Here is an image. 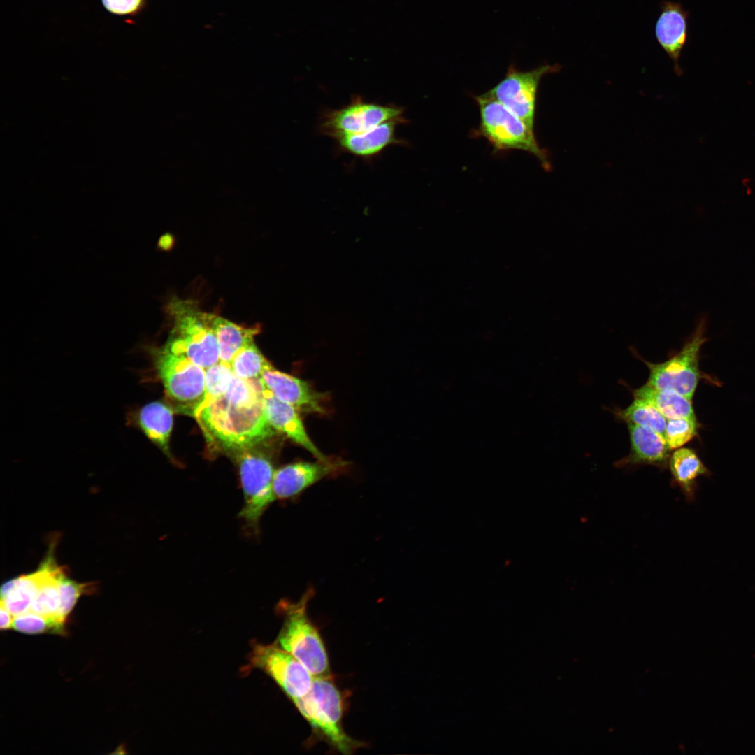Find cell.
Returning <instances> with one entry per match:
<instances>
[{
    "label": "cell",
    "mask_w": 755,
    "mask_h": 755,
    "mask_svg": "<svg viewBox=\"0 0 755 755\" xmlns=\"http://www.w3.org/2000/svg\"><path fill=\"white\" fill-rule=\"evenodd\" d=\"M195 418L207 442L233 454L254 447L275 434L264 410L259 380L233 375L226 391L202 405Z\"/></svg>",
    "instance_id": "6da1fadb"
},
{
    "label": "cell",
    "mask_w": 755,
    "mask_h": 755,
    "mask_svg": "<svg viewBox=\"0 0 755 755\" xmlns=\"http://www.w3.org/2000/svg\"><path fill=\"white\" fill-rule=\"evenodd\" d=\"M164 310L172 324L162 346L164 349L204 369L220 361L216 338L207 312L201 310L196 301L172 296Z\"/></svg>",
    "instance_id": "7a4b0ae2"
},
{
    "label": "cell",
    "mask_w": 755,
    "mask_h": 755,
    "mask_svg": "<svg viewBox=\"0 0 755 755\" xmlns=\"http://www.w3.org/2000/svg\"><path fill=\"white\" fill-rule=\"evenodd\" d=\"M292 702L314 733L336 750L351 754L363 747L343 729V699L331 675L314 677L308 693Z\"/></svg>",
    "instance_id": "3957f363"
},
{
    "label": "cell",
    "mask_w": 755,
    "mask_h": 755,
    "mask_svg": "<svg viewBox=\"0 0 755 755\" xmlns=\"http://www.w3.org/2000/svg\"><path fill=\"white\" fill-rule=\"evenodd\" d=\"M313 593L308 589L296 602L280 603L278 610L283 616V624L275 643L296 658L313 677L330 676L324 643L308 614V605Z\"/></svg>",
    "instance_id": "277c9868"
},
{
    "label": "cell",
    "mask_w": 755,
    "mask_h": 755,
    "mask_svg": "<svg viewBox=\"0 0 755 755\" xmlns=\"http://www.w3.org/2000/svg\"><path fill=\"white\" fill-rule=\"evenodd\" d=\"M480 122L477 134L484 137L496 151L519 150L535 157L549 171L551 164L546 150L540 148L533 130L496 99L485 94L475 96Z\"/></svg>",
    "instance_id": "5b68a950"
},
{
    "label": "cell",
    "mask_w": 755,
    "mask_h": 755,
    "mask_svg": "<svg viewBox=\"0 0 755 755\" xmlns=\"http://www.w3.org/2000/svg\"><path fill=\"white\" fill-rule=\"evenodd\" d=\"M150 352L169 405L177 413L195 417L205 400L206 369L162 346Z\"/></svg>",
    "instance_id": "8992f818"
},
{
    "label": "cell",
    "mask_w": 755,
    "mask_h": 755,
    "mask_svg": "<svg viewBox=\"0 0 755 755\" xmlns=\"http://www.w3.org/2000/svg\"><path fill=\"white\" fill-rule=\"evenodd\" d=\"M231 455L238 467L244 497L239 516L247 526L257 531L261 516L275 501L272 484L275 469L271 459L254 447Z\"/></svg>",
    "instance_id": "52a82bcc"
},
{
    "label": "cell",
    "mask_w": 755,
    "mask_h": 755,
    "mask_svg": "<svg viewBox=\"0 0 755 755\" xmlns=\"http://www.w3.org/2000/svg\"><path fill=\"white\" fill-rule=\"evenodd\" d=\"M705 340V323L701 321L681 350L670 359L661 363L642 359L649 371L646 384L675 391L691 401L700 378L699 352Z\"/></svg>",
    "instance_id": "ba28073f"
},
{
    "label": "cell",
    "mask_w": 755,
    "mask_h": 755,
    "mask_svg": "<svg viewBox=\"0 0 755 755\" xmlns=\"http://www.w3.org/2000/svg\"><path fill=\"white\" fill-rule=\"evenodd\" d=\"M558 64H544L529 71H519L512 64L505 77L484 93L505 106L533 130L538 89L542 78L560 71Z\"/></svg>",
    "instance_id": "9c48e42d"
},
{
    "label": "cell",
    "mask_w": 755,
    "mask_h": 755,
    "mask_svg": "<svg viewBox=\"0 0 755 755\" xmlns=\"http://www.w3.org/2000/svg\"><path fill=\"white\" fill-rule=\"evenodd\" d=\"M403 113L402 107L368 102L356 96L348 105L324 113L319 130L333 138L361 134L389 121L403 124L407 122Z\"/></svg>",
    "instance_id": "30bf717a"
},
{
    "label": "cell",
    "mask_w": 755,
    "mask_h": 755,
    "mask_svg": "<svg viewBox=\"0 0 755 755\" xmlns=\"http://www.w3.org/2000/svg\"><path fill=\"white\" fill-rule=\"evenodd\" d=\"M250 666L259 669L280 686L292 701L310 691L313 675L292 654L275 643L252 644L249 656Z\"/></svg>",
    "instance_id": "8fae6325"
},
{
    "label": "cell",
    "mask_w": 755,
    "mask_h": 755,
    "mask_svg": "<svg viewBox=\"0 0 755 755\" xmlns=\"http://www.w3.org/2000/svg\"><path fill=\"white\" fill-rule=\"evenodd\" d=\"M347 462L328 458L317 461L289 463L275 470L272 490L275 501L295 498L324 478L345 470Z\"/></svg>",
    "instance_id": "7c38bea8"
},
{
    "label": "cell",
    "mask_w": 755,
    "mask_h": 755,
    "mask_svg": "<svg viewBox=\"0 0 755 755\" xmlns=\"http://www.w3.org/2000/svg\"><path fill=\"white\" fill-rule=\"evenodd\" d=\"M259 380L276 398L299 412H326L329 396L315 390L305 381L278 371L272 365L264 370Z\"/></svg>",
    "instance_id": "4fadbf2b"
},
{
    "label": "cell",
    "mask_w": 755,
    "mask_h": 755,
    "mask_svg": "<svg viewBox=\"0 0 755 755\" xmlns=\"http://www.w3.org/2000/svg\"><path fill=\"white\" fill-rule=\"evenodd\" d=\"M656 20L655 35L663 50L673 61L677 74L682 73L679 65L681 52L688 37L689 13L679 3L662 1Z\"/></svg>",
    "instance_id": "5bb4252c"
},
{
    "label": "cell",
    "mask_w": 755,
    "mask_h": 755,
    "mask_svg": "<svg viewBox=\"0 0 755 755\" xmlns=\"http://www.w3.org/2000/svg\"><path fill=\"white\" fill-rule=\"evenodd\" d=\"M261 385L264 413L270 425L275 431L285 434L305 448L317 459H328L310 438L299 411L291 405L276 398L262 383Z\"/></svg>",
    "instance_id": "9a60e30c"
},
{
    "label": "cell",
    "mask_w": 755,
    "mask_h": 755,
    "mask_svg": "<svg viewBox=\"0 0 755 755\" xmlns=\"http://www.w3.org/2000/svg\"><path fill=\"white\" fill-rule=\"evenodd\" d=\"M173 410L160 401L148 403L127 414V424L138 428L145 436L173 460L170 438L173 423Z\"/></svg>",
    "instance_id": "2e32d148"
},
{
    "label": "cell",
    "mask_w": 755,
    "mask_h": 755,
    "mask_svg": "<svg viewBox=\"0 0 755 755\" xmlns=\"http://www.w3.org/2000/svg\"><path fill=\"white\" fill-rule=\"evenodd\" d=\"M631 449L628 456L616 466L649 465L664 469L668 467L671 450L662 436L650 429L627 423Z\"/></svg>",
    "instance_id": "e0dca14e"
},
{
    "label": "cell",
    "mask_w": 755,
    "mask_h": 755,
    "mask_svg": "<svg viewBox=\"0 0 755 755\" xmlns=\"http://www.w3.org/2000/svg\"><path fill=\"white\" fill-rule=\"evenodd\" d=\"M400 124L398 121H389L364 133L341 135L333 139L342 151L370 159L390 145H404V141L396 136V128Z\"/></svg>",
    "instance_id": "ac0fdd59"
},
{
    "label": "cell",
    "mask_w": 755,
    "mask_h": 755,
    "mask_svg": "<svg viewBox=\"0 0 755 755\" xmlns=\"http://www.w3.org/2000/svg\"><path fill=\"white\" fill-rule=\"evenodd\" d=\"M48 570V564L43 561L35 572L4 582L1 587V603L14 617L29 612Z\"/></svg>",
    "instance_id": "d6986e66"
},
{
    "label": "cell",
    "mask_w": 755,
    "mask_h": 755,
    "mask_svg": "<svg viewBox=\"0 0 755 755\" xmlns=\"http://www.w3.org/2000/svg\"><path fill=\"white\" fill-rule=\"evenodd\" d=\"M207 316L216 338L220 361L229 365L233 357L253 342L261 331L258 324L243 326L213 313L207 312Z\"/></svg>",
    "instance_id": "ffe728a7"
},
{
    "label": "cell",
    "mask_w": 755,
    "mask_h": 755,
    "mask_svg": "<svg viewBox=\"0 0 755 755\" xmlns=\"http://www.w3.org/2000/svg\"><path fill=\"white\" fill-rule=\"evenodd\" d=\"M668 466L673 482L680 489L687 501H693L698 479L709 473L696 453L690 448H677L670 455Z\"/></svg>",
    "instance_id": "44dd1931"
},
{
    "label": "cell",
    "mask_w": 755,
    "mask_h": 755,
    "mask_svg": "<svg viewBox=\"0 0 755 755\" xmlns=\"http://www.w3.org/2000/svg\"><path fill=\"white\" fill-rule=\"evenodd\" d=\"M633 394L635 398L654 406L667 419H696L691 401L678 393L645 384L633 390Z\"/></svg>",
    "instance_id": "7402d4cb"
},
{
    "label": "cell",
    "mask_w": 755,
    "mask_h": 755,
    "mask_svg": "<svg viewBox=\"0 0 755 755\" xmlns=\"http://www.w3.org/2000/svg\"><path fill=\"white\" fill-rule=\"evenodd\" d=\"M64 571L57 565L53 556L48 571L31 602L29 611L63 623L58 619L60 606L59 585L60 576Z\"/></svg>",
    "instance_id": "603a6c76"
},
{
    "label": "cell",
    "mask_w": 755,
    "mask_h": 755,
    "mask_svg": "<svg viewBox=\"0 0 755 755\" xmlns=\"http://www.w3.org/2000/svg\"><path fill=\"white\" fill-rule=\"evenodd\" d=\"M617 415L620 419L627 423L650 429L664 437L667 418L654 406L643 400L635 398L627 408L621 410Z\"/></svg>",
    "instance_id": "cb8c5ba5"
},
{
    "label": "cell",
    "mask_w": 755,
    "mask_h": 755,
    "mask_svg": "<svg viewBox=\"0 0 755 755\" xmlns=\"http://www.w3.org/2000/svg\"><path fill=\"white\" fill-rule=\"evenodd\" d=\"M271 364L254 341L242 348L232 359L230 366L234 375L244 380H259Z\"/></svg>",
    "instance_id": "d4e9b609"
},
{
    "label": "cell",
    "mask_w": 755,
    "mask_h": 755,
    "mask_svg": "<svg viewBox=\"0 0 755 755\" xmlns=\"http://www.w3.org/2000/svg\"><path fill=\"white\" fill-rule=\"evenodd\" d=\"M59 588L60 606L58 619L64 623L79 598L85 594L93 592L95 585L94 583H79L74 581L66 575L65 570L60 576Z\"/></svg>",
    "instance_id": "484cf974"
},
{
    "label": "cell",
    "mask_w": 755,
    "mask_h": 755,
    "mask_svg": "<svg viewBox=\"0 0 755 755\" xmlns=\"http://www.w3.org/2000/svg\"><path fill=\"white\" fill-rule=\"evenodd\" d=\"M12 628L18 632L27 634L45 633L62 634L64 632L63 623L31 611L14 617Z\"/></svg>",
    "instance_id": "4316f807"
},
{
    "label": "cell",
    "mask_w": 755,
    "mask_h": 755,
    "mask_svg": "<svg viewBox=\"0 0 755 755\" xmlns=\"http://www.w3.org/2000/svg\"><path fill=\"white\" fill-rule=\"evenodd\" d=\"M233 376V373L230 365L221 361L206 368L205 371L206 396L202 405L224 394L230 385Z\"/></svg>",
    "instance_id": "83f0119b"
},
{
    "label": "cell",
    "mask_w": 755,
    "mask_h": 755,
    "mask_svg": "<svg viewBox=\"0 0 755 755\" xmlns=\"http://www.w3.org/2000/svg\"><path fill=\"white\" fill-rule=\"evenodd\" d=\"M696 419H667L664 438L670 449H677L690 441L697 433Z\"/></svg>",
    "instance_id": "f1b7e54d"
},
{
    "label": "cell",
    "mask_w": 755,
    "mask_h": 755,
    "mask_svg": "<svg viewBox=\"0 0 755 755\" xmlns=\"http://www.w3.org/2000/svg\"><path fill=\"white\" fill-rule=\"evenodd\" d=\"M110 13L121 17H135L145 8L146 0H101Z\"/></svg>",
    "instance_id": "f546056e"
},
{
    "label": "cell",
    "mask_w": 755,
    "mask_h": 755,
    "mask_svg": "<svg viewBox=\"0 0 755 755\" xmlns=\"http://www.w3.org/2000/svg\"><path fill=\"white\" fill-rule=\"evenodd\" d=\"M1 624L2 630H8L12 628L14 616L1 603L0 607Z\"/></svg>",
    "instance_id": "4dcf8cb0"
}]
</instances>
